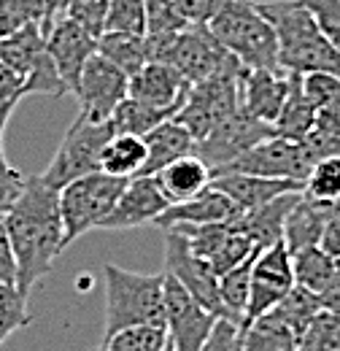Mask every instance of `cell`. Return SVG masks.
I'll return each instance as SVG.
<instances>
[{
  "label": "cell",
  "mask_w": 340,
  "mask_h": 351,
  "mask_svg": "<svg viewBox=\"0 0 340 351\" xmlns=\"http://www.w3.org/2000/svg\"><path fill=\"white\" fill-rule=\"evenodd\" d=\"M302 89H305V95L311 97V103L316 108H321L332 100H340V79L332 73H308V76H302Z\"/></svg>",
  "instance_id": "obj_45"
},
{
  "label": "cell",
  "mask_w": 340,
  "mask_h": 351,
  "mask_svg": "<svg viewBox=\"0 0 340 351\" xmlns=\"http://www.w3.org/2000/svg\"><path fill=\"white\" fill-rule=\"evenodd\" d=\"M168 343L165 324H138L108 335L103 351H165Z\"/></svg>",
  "instance_id": "obj_36"
},
{
  "label": "cell",
  "mask_w": 340,
  "mask_h": 351,
  "mask_svg": "<svg viewBox=\"0 0 340 351\" xmlns=\"http://www.w3.org/2000/svg\"><path fill=\"white\" fill-rule=\"evenodd\" d=\"M219 316L200 306L173 276L165 273V330L175 351H203Z\"/></svg>",
  "instance_id": "obj_13"
},
{
  "label": "cell",
  "mask_w": 340,
  "mask_h": 351,
  "mask_svg": "<svg viewBox=\"0 0 340 351\" xmlns=\"http://www.w3.org/2000/svg\"><path fill=\"white\" fill-rule=\"evenodd\" d=\"M165 351H175V349H173V346H170V343H168V349H165Z\"/></svg>",
  "instance_id": "obj_53"
},
{
  "label": "cell",
  "mask_w": 340,
  "mask_h": 351,
  "mask_svg": "<svg viewBox=\"0 0 340 351\" xmlns=\"http://www.w3.org/2000/svg\"><path fill=\"white\" fill-rule=\"evenodd\" d=\"M43 36H46V49H49L62 82L68 84L71 95H73L84 65L97 54V38L68 16L57 19L51 27H46Z\"/></svg>",
  "instance_id": "obj_18"
},
{
  "label": "cell",
  "mask_w": 340,
  "mask_h": 351,
  "mask_svg": "<svg viewBox=\"0 0 340 351\" xmlns=\"http://www.w3.org/2000/svg\"><path fill=\"white\" fill-rule=\"evenodd\" d=\"M313 130L340 138V100H332V103L316 108V128Z\"/></svg>",
  "instance_id": "obj_49"
},
{
  "label": "cell",
  "mask_w": 340,
  "mask_h": 351,
  "mask_svg": "<svg viewBox=\"0 0 340 351\" xmlns=\"http://www.w3.org/2000/svg\"><path fill=\"white\" fill-rule=\"evenodd\" d=\"M241 76H243V65H232L208 82L195 84L189 89L186 103L173 119L181 128H186L200 143L216 125H221L227 117H232L241 108Z\"/></svg>",
  "instance_id": "obj_7"
},
{
  "label": "cell",
  "mask_w": 340,
  "mask_h": 351,
  "mask_svg": "<svg viewBox=\"0 0 340 351\" xmlns=\"http://www.w3.org/2000/svg\"><path fill=\"white\" fill-rule=\"evenodd\" d=\"M143 141H146V149H149V160H146V168H143L141 176H154L160 173L162 168H168L170 162L181 160V157L197 154V141L175 119H170L165 125L154 128L151 132H146Z\"/></svg>",
  "instance_id": "obj_25"
},
{
  "label": "cell",
  "mask_w": 340,
  "mask_h": 351,
  "mask_svg": "<svg viewBox=\"0 0 340 351\" xmlns=\"http://www.w3.org/2000/svg\"><path fill=\"white\" fill-rule=\"evenodd\" d=\"M173 117L165 114V111H157V108H149L146 103H141V100H135V97H125L122 103H119V108L114 111V117H111V128H114V135H146V132H151L154 128H160V125H165L170 122Z\"/></svg>",
  "instance_id": "obj_33"
},
{
  "label": "cell",
  "mask_w": 340,
  "mask_h": 351,
  "mask_svg": "<svg viewBox=\"0 0 340 351\" xmlns=\"http://www.w3.org/2000/svg\"><path fill=\"white\" fill-rule=\"evenodd\" d=\"M0 62L8 65L16 76H22L25 95H51V97L71 95L46 49L41 25H30L8 38H0Z\"/></svg>",
  "instance_id": "obj_6"
},
{
  "label": "cell",
  "mask_w": 340,
  "mask_h": 351,
  "mask_svg": "<svg viewBox=\"0 0 340 351\" xmlns=\"http://www.w3.org/2000/svg\"><path fill=\"white\" fill-rule=\"evenodd\" d=\"M298 335L278 322L273 313H265L243 327L241 351H298Z\"/></svg>",
  "instance_id": "obj_31"
},
{
  "label": "cell",
  "mask_w": 340,
  "mask_h": 351,
  "mask_svg": "<svg viewBox=\"0 0 340 351\" xmlns=\"http://www.w3.org/2000/svg\"><path fill=\"white\" fill-rule=\"evenodd\" d=\"M19 189H22V186H19ZM19 189H0V214L8 211V206L14 203V197L19 195Z\"/></svg>",
  "instance_id": "obj_52"
},
{
  "label": "cell",
  "mask_w": 340,
  "mask_h": 351,
  "mask_svg": "<svg viewBox=\"0 0 340 351\" xmlns=\"http://www.w3.org/2000/svg\"><path fill=\"white\" fill-rule=\"evenodd\" d=\"M97 54L106 57L111 65H117L122 73H127L130 79L149 62L143 36H130V33H103L97 38Z\"/></svg>",
  "instance_id": "obj_32"
},
{
  "label": "cell",
  "mask_w": 340,
  "mask_h": 351,
  "mask_svg": "<svg viewBox=\"0 0 340 351\" xmlns=\"http://www.w3.org/2000/svg\"><path fill=\"white\" fill-rule=\"evenodd\" d=\"M192 22L178 11L175 0H146V36L181 33Z\"/></svg>",
  "instance_id": "obj_41"
},
{
  "label": "cell",
  "mask_w": 340,
  "mask_h": 351,
  "mask_svg": "<svg viewBox=\"0 0 340 351\" xmlns=\"http://www.w3.org/2000/svg\"><path fill=\"white\" fill-rule=\"evenodd\" d=\"M292 267H295V284L298 287L313 292V295H321L324 287L338 273L340 257L330 254L321 246H311V249H302L298 254H292Z\"/></svg>",
  "instance_id": "obj_29"
},
{
  "label": "cell",
  "mask_w": 340,
  "mask_h": 351,
  "mask_svg": "<svg viewBox=\"0 0 340 351\" xmlns=\"http://www.w3.org/2000/svg\"><path fill=\"white\" fill-rule=\"evenodd\" d=\"M92 351H103V346H100V349H92Z\"/></svg>",
  "instance_id": "obj_54"
},
{
  "label": "cell",
  "mask_w": 340,
  "mask_h": 351,
  "mask_svg": "<svg viewBox=\"0 0 340 351\" xmlns=\"http://www.w3.org/2000/svg\"><path fill=\"white\" fill-rule=\"evenodd\" d=\"M165 273L173 276L206 311L224 319V308L219 298V276L206 260L192 252V243L184 230H165Z\"/></svg>",
  "instance_id": "obj_10"
},
{
  "label": "cell",
  "mask_w": 340,
  "mask_h": 351,
  "mask_svg": "<svg viewBox=\"0 0 340 351\" xmlns=\"http://www.w3.org/2000/svg\"><path fill=\"white\" fill-rule=\"evenodd\" d=\"M241 338H243V327L238 322L219 319L203 351H241Z\"/></svg>",
  "instance_id": "obj_46"
},
{
  "label": "cell",
  "mask_w": 340,
  "mask_h": 351,
  "mask_svg": "<svg viewBox=\"0 0 340 351\" xmlns=\"http://www.w3.org/2000/svg\"><path fill=\"white\" fill-rule=\"evenodd\" d=\"M3 217L16 260V289L30 298L33 287L51 273L57 257L68 249L60 189L49 186L41 176H27Z\"/></svg>",
  "instance_id": "obj_1"
},
{
  "label": "cell",
  "mask_w": 340,
  "mask_h": 351,
  "mask_svg": "<svg viewBox=\"0 0 340 351\" xmlns=\"http://www.w3.org/2000/svg\"><path fill=\"white\" fill-rule=\"evenodd\" d=\"M30 322L33 313L27 306V298L14 284H0V349L14 332L27 327Z\"/></svg>",
  "instance_id": "obj_38"
},
{
  "label": "cell",
  "mask_w": 340,
  "mask_h": 351,
  "mask_svg": "<svg viewBox=\"0 0 340 351\" xmlns=\"http://www.w3.org/2000/svg\"><path fill=\"white\" fill-rule=\"evenodd\" d=\"M146 160H149V149H146V141L141 135H114L103 154H100V171L114 178H135V176L143 173L146 168Z\"/></svg>",
  "instance_id": "obj_28"
},
{
  "label": "cell",
  "mask_w": 340,
  "mask_h": 351,
  "mask_svg": "<svg viewBox=\"0 0 340 351\" xmlns=\"http://www.w3.org/2000/svg\"><path fill=\"white\" fill-rule=\"evenodd\" d=\"M192 84L168 62H146L132 79H130V97L146 103L149 108L165 111L175 117L181 106L186 103Z\"/></svg>",
  "instance_id": "obj_19"
},
{
  "label": "cell",
  "mask_w": 340,
  "mask_h": 351,
  "mask_svg": "<svg viewBox=\"0 0 340 351\" xmlns=\"http://www.w3.org/2000/svg\"><path fill=\"white\" fill-rule=\"evenodd\" d=\"M111 138H114L111 119L108 122H86L82 117H76V122L68 128L54 160L49 162V168L41 173V178L49 186L62 189L82 176L97 173L100 171V154Z\"/></svg>",
  "instance_id": "obj_8"
},
{
  "label": "cell",
  "mask_w": 340,
  "mask_h": 351,
  "mask_svg": "<svg viewBox=\"0 0 340 351\" xmlns=\"http://www.w3.org/2000/svg\"><path fill=\"white\" fill-rule=\"evenodd\" d=\"M108 8H111V0H71L65 16L73 19L76 25H82L86 33H92L95 38H100L103 27H106Z\"/></svg>",
  "instance_id": "obj_42"
},
{
  "label": "cell",
  "mask_w": 340,
  "mask_h": 351,
  "mask_svg": "<svg viewBox=\"0 0 340 351\" xmlns=\"http://www.w3.org/2000/svg\"><path fill=\"white\" fill-rule=\"evenodd\" d=\"M30 25H46L43 0H0V38H8Z\"/></svg>",
  "instance_id": "obj_37"
},
{
  "label": "cell",
  "mask_w": 340,
  "mask_h": 351,
  "mask_svg": "<svg viewBox=\"0 0 340 351\" xmlns=\"http://www.w3.org/2000/svg\"><path fill=\"white\" fill-rule=\"evenodd\" d=\"M106 338L138 327L165 324V273H135L106 265Z\"/></svg>",
  "instance_id": "obj_3"
},
{
  "label": "cell",
  "mask_w": 340,
  "mask_h": 351,
  "mask_svg": "<svg viewBox=\"0 0 340 351\" xmlns=\"http://www.w3.org/2000/svg\"><path fill=\"white\" fill-rule=\"evenodd\" d=\"M302 5H308L319 30L340 54V0H302Z\"/></svg>",
  "instance_id": "obj_44"
},
{
  "label": "cell",
  "mask_w": 340,
  "mask_h": 351,
  "mask_svg": "<svg viewBox=\"0 0 340 351\" xmlns=\"http://www.w3.org/2000/svg\"><path fill=\"white\" fill-rule=\"evenodd\" d=\"M211 186L219 192H224L238 214H249L256 211L267 203H273L281 195L289 192H302L298 184L292 181H278V178H262V176H249V173H216L211 178Z\"/></svg>",
  "instance_id": "obj_21"
},
{
  "label": "cell",
  "mask_w": 340,
  "mask_h": 351,
  "mask_svg": "<svg viewBox=\"0 0 340 351\" xmlns=\"http://www.w3.org/2000/svg\"><path fill=\"white\" fill-rule=\"evenodd\" d=\"M186 232L192 252L206 260L213 267L216 276H224L227 270L246 263L249 257L259 254L252 238L235 224V219L216 221V224H203V227H178Z\"/></svg>",
  "instance_id": "obj_16"
},
{
  "label": "cell",
  "mask_w": 340,
  "mask_h": 351,
  "mask_svg": "<svg viewBox=\"0 0 340 351\" xmlns=\"http://www.w3.org/2000/svg\"><path fill=\"white\" fill-rule=\"evenodd\" d=\"M22 97H25L22 76H16L8 65L0 62V146H3V138H5L8 119H11V114H14V108L19 106Z\"/></svg>",
  "instance_id": "obj_43"
},
{
  "label": "cell",
  "mask_w": 340,
  "mask_h": 351,
  "mask_svg": "<svg viewBox=\"0 0 340 351\" xmlns=\"http://www.w3.org/2000/svg\"><path fill=\"white\" fill-rule=\"evenodd\" d=\"M79 97V117L86 122H108L119 103L130 95V76L111 65L106 57L95 54L82 71L73 89Z\"/></svg>",
  "instance_id": "obj_12"
},
{
  "label": "cell",
  "mask_w": 340,
  "mask_h": 351,
  "mask_svg": "<svg viewBox=\"0 0 340 351\" xmlns=\"http://www.w3.org/2000/svg\"><path fill=\"white\" fill-rule=\"evenodd\" d=\"M332 211H335V206H321V203L300 195L298 206L289 211L287 224H284V243L289 246V252L298 254L302 249L321 246V238H324V230H327Z\"/></svg>",
  "instance_id": "obj_24"
},
{
  "label": "cell",
  "mask_w": 340,
  "mask_h": 351,
  "mask_svg": "<svg viewBox=\"0 0 340 351\" xmlns=\"http://www.w3.org/2000/svg\"><path fill=\"white\" fill-rule=\"evenodd\" d=\"M227 3H230V0H175L178 11H181L192 25H208Z\"/></svg>",
  "instance_id": "obj_47"
},
{
  "label": "cell",
  "mask_w": 340,
  "mask_h": 351,
  "mask_svg": "<svg viewBox=\"0 0 340 351\" xmlns=\"http://www.w3.org/2000/svg\"><path fill=\"white\" fill-rule=\"evenodd\" d=\"M103 33L146 36V0H111Z\"/></svg>",
  "instance_id": "obj_40"
},
{
  "label": "cell",
  "mask_w": 340,
  "mask_h": 351,
  "mask_svg": "<svg viewBox=\"0 0 340 351\" xmlns=\"http://www.w3.org/2000/svg\"><path fill=\"white\" fill-rule=\"evenodd\" d=\"M267 138H276V130L270 125L259 122L241 106L232 117H227L221 125H216L197 143V157L211 168V173H216Z\"/></svg>",
  "instance_id": "obj_11"
},
{
  "label": "cell",
  "mask_w": 340,
  "mask_h": 351,
  "mask_svg": "<svg viewBox=\"0 0 340 351\" xmlns=\"http://www.w3.org/2000/svg\"><path fill=\"white\" fill-rule=\"evenodd\" d=\"M170 208L157 176H135L130 178L114 211L106 217L100 230H132L143 224H157V219Z\"/></svg>",
  "instance_id": "obj_17"
},
{
  "label": "cell",
  "mask_w": 340,
  "mask_h": 351,
  "mask_svg": "<svg viewBox=\"0 0 340 351\" xmlns=\"http://www.w3.org/2000/svg\"><path fill=\"white\" fill-rule=\"evenodd\" d=\"M319 311H321L319 295H313V292H308V289H302V287L295 284V287L289 289V295L273 308L270 313H273L278 322H284V324L300 338Z\"/></svg>",
  "instance_id": "obj_35"
},
{
  "label": "cell",
  "mask_w": 340,
  "mask_h": 351,
  "mask_svg": "<svg viewBox=\"0 0 340 351\" xmlns=\"http://www.w3.org/2000/svg\"><path fill=\"white\" fill-rule=\"evenodd\" d=\"M125 186H127V178H114L103 171L82 176L68 186H62L60 214L65 227V246H71L89 230L103 227L106 217L114 211L117 200L122 197Z\"/></svg>",
  "instance_id": "obj_5"
},
{
  "label": "cell",
  "mask_w": 340,
  "mask_h": 351,
  "mask_svg": "<svg viewBox=\"0 0 340 351\" xmlns=\"http://www.w3.org/2000/svg\"><path fill=\"white\" fill-rule=\"evenodd\" d=\"M157 176L165 197L173 203H184V200H192L197 197L200 192H206L211 186V168L197 157V154H189V157H181L175 162H170L168 168H162Z\"/></svg>",
  "instance_id": "obj_26"
},
{
  "label": "cell",
  "mask_w": 340,
  "mask_h": 351,
  "mask_svg": "<svg viewBox=\"0 0 340 351\" xmlns=\"http://www.w3.org/2000/svg\"><path fill=\"white\" fill-rule=\"evenodd\" d=\"M292 287H295L292 252H289V246L284 241H278L270 249L256 254L254 270H252V298H249L243 327L252 324L259 316L270 313L289 295Z\"/></svg>",
  "instance_id": "obj_15"
},
{
  "label": "cell",
  "mask_w": 340,
  "mask_h": 351,
  "mask_svg": "<svg viewBox=\"0 0 340 351\" xmlns=\"http://www.w3.org/2000/svg\"><path fill=\"white\" fill-rule=\"evenodd\" d=\"M232 217H238L232 200L224 192H219L216 186H208L206 192H200L192 200L173 203L168 211L157 219V224L162 230H170V227H203V224L227 221Z\"/></svg>",
  "instance_id": "obj_22"
},
{
  "label": "cell",
  "mask_w": 340,
  "mask_h": 351,
  "mask_svg": "<svg viewBox=\"0 0 340 351\" xmlns=\"http://www.w3.org/2000/svg\"><path fill=\"white\" fill-rule=\"evenodd\" d=\"M254 257H249L246 263L238 267L227 270L224 276H219V298H221V308H224V319L238 322L243 327L246 319V308H249V298H252V270H254Z\"/></svg>",
  "instance_id": "obj_30"
},
{
  "label": "cell",
  "mask_w": 340,
  "mask_h": 351,
  "mask_svg": "<svg viewBox=\"0 0 340 351\" xmlns=\"http://www.w3.org/2000/svg\"><path fill=\"white\" fill-rule=\"evenodd\" d=\"M298 351H340V316L319 311L300 335Z\"/></svg>",
  "instance_id": "obj_39"
},
{
  "label": "cell",
  "mask_w": 340,
  "mask_h": 351,
  "mask_svg": "<svg viewBox=\"0 0 340 351\" xmlns=\"http://www.w3.org/2000/svg\"><path fill=\"white\" fill-rule=\"evenodd\" d=\"M302 195L321 206H340V157L316 160L302 184Z\"/></svg>",
  "instance_id": "obj_34"
},
{
  "label": "cell",
  "mask_w": 340,
  "mask_h": 351,
  "mask_svg": "<svg viewBox=\"0 0 340 351\" xmlns=\"http://www.w3.org/2000/svg\"><path fill=\"white\" fill-rule=\"evenodd\" d=\"M287 92H289V73L287 71H265V68L249 71V68H243L241 106L259 122H265L270 128L276 125V119L284 108Z\"/></svg>",
  "instance_id": "obj_20"
},
{
  "label": "cell",
  "mask_w": 340,
  "mask_h": 351,
  "mask_svg": "<svg viewBox=\"0 0 340 351\" xmlns=\"http://www.w3.org/2000/svg\"><path fill=\"white\" fill-rule=\"evenodd\" d=\"M0 284H14L16 287V260H14V246H11L3 214H0Z\"/></svg>",
  "instance_id": "obj_48"
},
{
  "label": "cell",
  "mask_w": 340,
  "mask_h": 351,
  "mask_svg": "<svg viewBox=\"0 0 340 351\" xmlns=\"http://www.w3.org/2000/svg\"><path fill=\"white\" fill-rule=\"evenodd\" d=\"M43 3H46V25H43L41 30H46V27H51L57 19H62L68 14L71 0H43Z\"/></svg>",
  "instance_id": "obj_51"
},
{
  "label": "cell",
  "mask_w": 340,
  "mask_h": 351,
  "mask_svg": "<svg viewBox=\"0 0 340 351\" xmlns=\"http://www.w3.org/2000/svg\"><path fill=\"white\" fill-rule=\"evenodd\" d=\"M168 65L181 71V76L195 87V84L208 82L216 73H221L232 65H241V62L213 38L208 25H189L186 30L178 33Z\"/></svg>",
  "instance_id": "obj_14"
},
{
  "label": "cell",
  "mask_w": 340,
  "mask_h": 351,
  "mask_svg": "<svg viewBox=\"0 0 340 351\" xmlns=\"http://www.w3.org/2000/svg\"><path fill=\"white\" fill-rule=\"evenodd\" d=\"M208 30L243 68L281 71L276 30L259 14L254 0H230L208 22Z\"/></svg>",
  "instance_id": "obj_4"
},
{
  "label": "cell",
  "mask_w": 340,
  "mask_h": 351,
  "mask_svg": "<svg viewBox=\"0 0 340 351\" xmlns=\"http://www.w3.org/2000/svg\"><path fill=\"white\" fill-rule=\"evenodd\" d=\"M316 128V106L311 103V97L302 89V76L289 73V92L284 100V108L273 125V130L278 138H289V141H302L305 135H311Z\"/></svg>",
  "instance_id": "obj_27"
},
{
  "label": "cell",
  "mask_w": 340,
  "mask_h": 351,
  "mask_svg": "<svg viewBox=\"0 0 340 351\" xmlns=\"http://www.w3.org/2000/svg\"><path fill=\"white\" fill-rule=\"evenodd\" d=\"M259 14L278 38V65L287 73H332L340 79V54L319 30V22L302 0H262Z\"/></svg>",
  "instance_id": "obj_2"
},
{
  "label": "cell",
  "mask_w": 340,
  "mask_h": 351,
  "mask_svg": "<svg viewBox=\"0 0 340 351\" xmlns=\"http://www.w3.org/2000/svg\"><path fill=\"white\" fill-rule=\"evenodd\" d=\"M313 168V160L302 141H289V138H267L241 154L235 162L216 173H249L262 176V178H278V181H292L302 189L305 178ZM213 173V176H216Z\"/></svg>",
  "instance_id": "obj_9"
},
{
  "label": "cell",
  "mask_w": 340,
  "mask_h": 351,
  "mask_svg": "<svg viewBox=\"0 0 340 351\" xmlns=\"http://www.w3.org/2000/svg\"><path fill=\"white\" fill-rule=\"evenodd\" d=\"M300 195H302V192L281 195V197H276L273 203H267V206H262V208H256V211H249V214H238V217H232V219H235V224L252 238V243H254L256 249L265 252V249H270L273 243L284 241V224H287L289 211L298 206Z\"/></svg>",
  "instance_id": "obj_23"
},
{
  "label": "cell",
  "mask_w": 340,
  "mask_h": 351,
  "mask_svg": "<svg viewBox=\"0 0 340 351\" xmlns=\"http://www.w3.org/2000/svg\"><path fill=\"white\" fill-rule=\"evenodd\" d=\"M319 303H321V311H330V313L340 316V267L332 276V281L324 287V292L319 295Z\"/></svg>",
  "instance_id": "obj_50"
}]
</instances>
